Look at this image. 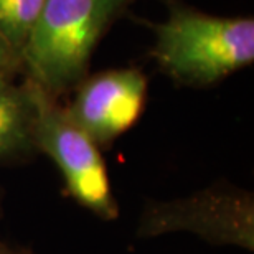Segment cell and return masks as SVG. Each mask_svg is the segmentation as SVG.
<instances>
[{
  "label": "cell",
  "mask_w": 254,
  "mask_h": 254,
  "mask_svg": "<svg viewBox=\"0 0 254 254\" xmlns=\"http://www.w3.org/2000/svg\"><path fill=\"white\" fill-rule=\"evenodd\" d=\"M32 83V81H30ZM33 86L37 98L35 144L58 167L71 198L104 221L119 218V203L111 185L101 147L69 118L58 99Z\"/></svg>",
  "instance_id": "277c9868"
},
{
  "label": "cell",
  "mask_w": 254,
  "mask_h": 254,
  "mask_svg": "<svg viewBox=\"0 0 254 254\" xmlns=\"http://www.w3.org/2000/svg\"><path fill=\"white\" fill-rule=\"evenodd\" d=\"M20 73H23L22 58H20L17 50L0 33V78L15 79V76Z\"/></svg>",
  "instance_id": "ba28073f"
},
{
  "label": "cell",
  "mask_w": 254,
  "mask_h": 254,
  "mask_svg": "<svg viewBox=\"0 0 254 254\" xmlns=\"http://www.w3.org/2000/svg\"><path fill=\"white\" fill-rule=\"evenodd\" d=\"M3 189H2V185H0V220H2V216H3ZM0 243H2V240H0Z\"/></svg>",
  "instance_id": "30bf717a"
},
{
  "label": "cell",
  "mask_w": 254,
  "mask_h": 254,
  "mask_svg": "<svg viewBox=\"0 0 254 254\" xmlns=\"http://www.w3.org/2000/svg\"><path fill=\"white\" fill-rule=\"evenodd\" d=\"M0 254H33V251L30 248L25 246H13L8 243L2 241L0 243Z\"/></svg>",
  "instance_id": "9c48e42d"
},
{
  "label": "cell",
  "mask_w": 254,
  "mask_h": 254,
  "mask_svg": "<svg viewBox=\"0 0 254 254\" xmlns=\"http://www.w3.org/2000/svg\"><path fill=\"white\" fill-rule=\"evenodd\" d=\"M152 32V58L185 88H210L254 63L253 17H220L175 5Z\"/></svg>",
  "instance_id": "7a4b0ae2"
},
{
  "label": "cell",
  "mask_w": 254,
  "mask_h": 254,
  "mask_svg": "<svg viewBox=\"0 0 254 254\" xmlns=\"http://www.w3.org/2000/svg\"><path fill=\"white\" fill-rule=\"evenodd\" d=\"M127 2H129V3H130V2H134V0H127Z\"/></svg>",
  "instance_id": "8fae6325"
},
{
  "label": "cell",
  "mask_w": 254,
  "mask_h": 254,
  "mask_svg": "<svg viewBox=\"0 0 254 254\" xmlns=\"http://www.w3.org/2000/svg\"><path fill=\"white\" fill-rule=\"evenodd\" d=\"M37 98L32 83L0 78V169L32 162L35 144Z\"/></svg>",
  "instance_id": "8992f818"
},
{
  "label": "cell",
  "mask_w": 254,
  "mask_h": 254,
  "mask_svg": "<svg viewBox=\"0 0 254 254\" xmlns=\"http://www.w3.org/2000/svg\"><path fill=\"white\" fill-rule=\"evenodd\" d=\"M177 231L193 233L215 246H236L253 253V191L218 180L190 196L145 203L135 231L139 240Z\"/></svg>",
  "instance_id": "3957f363"
},
{
  "label": "cell",
  "mask_w": 254,
  "mask_h": 254,
  "mask_svg": "<svg viewBox=\"0 0 254 254\" xmlns=\"http://www.w3.org/2000/svg\"><path fill=\"white\" fill-rule=\"evenodd\" d=\"M43 0H0V33L18 55L32 30Z\"/></svg>",
  "instance_id": "52a82bcc"
},
{
  "label": "cell",
  "mask_w": 254,
  "mask_h": 254,
  "mask_svg": "<svg viewBox=\"0 0 254 254\" xmlns=\"http://www.w3.org/2000/svg\"><path fill=\"white\" fill-rule=\"evenodd\" d=\"M149 81L139 68L88 74L74 88L66 113L99 147H108L144 114Z\"/></svg>",
  "instance_id": "5b68a950"
},
{
  "label": "cell",
  "mask_w": 254,
  "mask_h": 254,
  "mask_svg": "<svg viewBox=\"0 0 254 254\" xmlns=\"http://www.w3.org/2000/svg\"><path fill=\"white\" fill-rule=\"evenodd\" d=\"M127 0H43L20 58L25 78L62 99L89 74L96 45Z\"/></svg>",
  "instance_id": "6da1fadb"
}]
</instances>
